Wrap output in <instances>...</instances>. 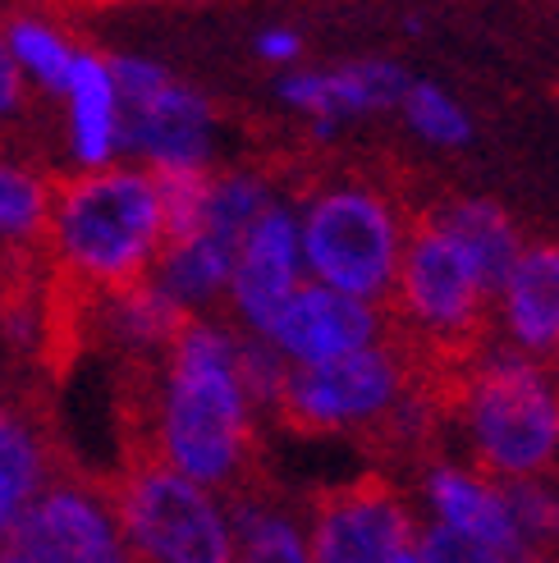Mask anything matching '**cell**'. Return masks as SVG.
Returning a JSON list of instances; mask_svg holds the SVG:
<instances>
[{
    "label": "cell",
    "mask_w": 559,
    "mask_h": 563,
    "mask_svg": "<svg viewBox=\"0 0 559 563\" xmlns=\"http://www.w3.org/2000/svg\"><path fill=\"white\" fill-rule=\"evenodd\" d=\"M156 444V463L198 486H230L248 454V394L234 376V340L193 317L171 340Z\"/></svg>",
    "instance_id": "obj_1"
},
{
    "label": "cell",
    "mask_w": 559,
    "mask_h": 563,
    "mask_svg": "<svg viewBox=\"0 0 559 563\" xmlns=\"http://www.w3.org/2000/svg\"><path fill=\"white\" fill-rule=\"evenodd\" d=\"M51 234L74 275L101 289H129L147 262L161 257V202L156 179L143 170H92L61 188L51 207Z\"/></svg>",
    "instance_id": "obj_2"
},
{
    "label": "cell",
    "mask_w": 559,
    "mask_h": 563,
    "mask_svg": "<svg viewBox=\"0 0 559 563\" xmlns=\"http://www.w3.org/2000/svg\"><path fill=\"white\" fill-rule=\"evenodd\" d=\"M298 247L303 266L317 275V285L376 302L395 289L404 230L395 207L385 202V192L368 184H330L307 197Z\"/></svg>",
    "instance_id": "obj_3"
},
{
    "label": "cell",
    "mask_w": 559,
    "mask_h": 563,
    "mask_svg": "<svg viewBox=\"0 0 559 563\" xmlns=\"http://www.w3.org/2000/svg\"><path fill=\"white\" fill-rule=\"evenodd\" d=\"M110 509L133 563H234L230 514L211 499L207 486L156 459L124 472Z\"/></svg>",
    "instance_id": "obj_4"
},
{
    "label": "cell",
    "mask_w": 559,
    "mask_h": 563,
    "mask_svg": "<svg viewBox=\"0 0 559 563\" xmlns=\"http://www.w3.org/2000/svg\"><path fill=\"white\" fill-rule=\"evenodd\" d=\"M463 417L478 459L505 482H527L559 459V389L527 357H491L468 385Z\"/></svg>",
    "instance_id": "obj_5"
},
{
    "label": "cell",
    "mask_w": 559,
    "mask_h": 563,
    "mask_svg": "<svg viewBox=\"0 0 559 563\" xmlns=\"http://www.w3.org/2000/svg\"><path fill=\"white\" fill-rule=\"evenodd\" d=\"M408 367L399 349L372 344L326 367H289L280 385V412L303 431H340L358 421H376L399 404Z\"/></svg>",
    "instance_id": "obj_6"
},
{
    "label": "cell",
    "mask_w": 559,
    "mask_h": 563,
    "mask_svg": "<svg viewBox=\"0 0 559 563\" xmlns=\"http://www.w3.org/2000/svg\"><path fill=\"white\" fill-rule=\"evenodd\" d=\"M390 294L399 298V312L423 334H436V340H463V334H472L491 302V289L482 285L472 257L436 220L417 224L408 234Z\"/></svg>",
    "instance_id": "obj_7"
},
{
    "label": "cell",
    "mask_w": 559,
    "mask_h": 563,
    "mask_svg": "<svg viewBox=\"0 0 559 563\" xmlns=\"http://www.w3.org/2000/svg\"><path fill=\"white\" fill-rule=\"evenodd\" d=\"M417 527L395 490L381 482H358L330 490L307 531V554L313 563H395L413 550Z\"/></svg>",
    "instance_id": "obj_8"
},
{
    "label": "cell",
    "mask_w": 559,
    "mask_h": 563,
    "mask_svg": "<svg viewBox=\"0 0 559 563\" xmlns=\"http://www.w3.org/2000/svg\"><path fill=\"white\" fill-rule=\"evenodd\" d=\"M262 340L289 367H326V362L381 344V312L376 302L349 298L340 289L298 285L262 330Z\"/></svg>",
    "instance_id": "obj_9"
},
{
    "label": "cell",
    "mask_w": 559,
    "mask_h": 563,
    "mask_svg": "<svg viewBox=\"0 0 559 563\" xmlns=\"http://www.w3.org/2000/svg\"><path fill=\"white\" fill-rule=\"evenodd\" d=\"M10 545H19L33 563H129L116 509L74 482L42 486Z\"/></svg>",
    "instance_id": "obj_10"
},
{
    "label": "cell",
    "mask_w": 559,
    "mask_h": 563,
    "mask_svg": "<svg viewBox=\"0 0 559 563\" xmlns=\"http://www.w3.org/2000/svg\"><path fill=\"white\" fill-rule=\"evenodd\" d=\"M303 247H298V220L285 207H266L253 224L243 230L234 247V271H230V298L243 325L262 334L271 317L285 307V298L303 285Z\"/></svg>",
    "instance_id": "obj_11"
},
{
    "label": "cell",
    "mask_w": 559,
    "mask_h": 563,
    "mask_svg": "<svg viewBox=\"0 0 559 563\" xmlns=\"http://www.w3.org/2000/svg\"><path fill=\"white\" fill-rule=\"evenodd\" d=\"M207 129H211L207 101L171 78L147 101L120 106V147L152 156V170H165V165H202Z\"/></svg>",
    "instance_id": "obj_12"
},
{
    "label": "cell",
    "mask_w": 559,
    "mask_h": 563,
    "mask_svg": "<svg viewBox=\"0 0 559 563\" xmlns=\"http://www.w3.org/2000/svg\"><path fill=\"white\" fill-rule=\"evenodd\" d=\"M500 317L509 340L527 353L559 349V247L533 243L523 247L505 285H500Z\"/></svg>",
    "instance_id": "obj_13"
},
{
    "label": "cell",
    "mask_w": 559,
    "mask_h": 563,
    "mask_svg": "<svg viewBox=\"0 0 559 563\" xmlns=\"http://www.w3.org/2000/svg\"><path fill=\"white\" fill-rule=\"evenodd\" d=\"M427 499L436 509V527L478 541L500 559H523V541L514 531L509 504L500 495V486H486L482 476H472L463 467H431Z\"/></svg>",
    "instance_id": "obj_14"
},
{
    "label": "cell",
    "mask_w": 559,
    "mask_h": 563,
    "mask_svg": "<svg viewBox=\"0 0 559 563\" xmlns=\"http://www.w3.org/2000/svg\"><path fill=\"white\" fill-rule=\"evenodd\" d=\"M404 92H408V74L395 65H381V60L349 65L335 74H298V78L280 82V97L317 120H340V115H358V110L399 106Z\"/></svg>",
    "instance_id": "obj_15"
},
{
    "label": "cell",
    "mask_w": 559,
    "mask_h": 563,
    "mask_svg": "<svg viewBox=\"0 0 559 563\" xmlns=\"http://www.w3.org/2000/svg\"><path fill=\"white\" fill-rule=\"evenodd\" d=\"M65 97H69L74 156L83 165H92V170H101V165L110 161V152H120V97H116L110 65L101 60V55L78 51Z\"/></svg>",
    "instance_id": "obj_16"
},
{
    "label": "cell",
    "mask_w": 559,
    "mask_h": 563,
    "mask_svg": "<svg viewBox=\"0 0 559 563\" xmlns=\"http://www.w3.org/2000/svg\"><path fill=\"white\" fill-rule=\"evenodd\" d=\"M436 224L468 252L472 266H478V275H482V285H486L491 298H495L500 285H505L509 266H514V257L523 252L514 220L500 211L495 202H478V197H463V202L440 207V211H436Z\"/></svg>",
    "instance_id": "obj_17"
},
{
    "label": "cell",
    "mask_w": 559,
    "mask_h": 563,
    "mask_svg": "<svg viewBox=\"0 0 559 563\" xmlns=\"http://www.w3.org/2000/svg\"><path fill=\"white\" fill-rule=\"evenodd\" d=\"M234 247L230 239H220L211 230H202L198 239H184V243H165L161 247V279L156 285L171 294L175 302H207L220 289L230 285V271H234Z\"/></svg>",
    "instance_id": "obj_18"
},
{
    "label": "cell",
    "mask_w": 559,
    "mask_h": 563,
    "mask_svg": "<svg viewBox=\"0 0 559 563\" xmlns=\"http://www.w3.org/2000/svg\"><path fill=\"white\" fill-rule=\"evenodd\" d=\"M42 486H46V463L37 435L10 408H0V545L14 537V527L33 509Z\"/></svg>",
    "instance_id": "obj_19"
},
{
    "label": "cell",
    "mask_w": 559,
    "mask_h": 563,
    "mask_svg": "<svg viewBox=\"0 0 559 563\" xmlns=\"http://www.w3.org/2000/svg\"><path fill=\"white\" fill-rule=\"evenodd\" d=\"M55 197L42 175H33L19 161H0V252L33 247L51 224Z\"/></svg>",
    "instance_id": "obj_20"
},
{
    "label": "cell",
    "mask_w": 559,
    "mask_h": 563,
    "mask_svg": "<svg viewBox=\"0 0 559 563\" xmlns=\"http://www.w3.org/2000/svg\"><path fill=\"white\" fill-rule=\"evenodd\" d=\"M230 527H234V563H313L303 527L289 522L285 514L257 509V504H234Z\"/></svg>",
    "instance_id": "obj_21"
},
{
    "label": "cell",
    "mask_w": 559,
    "mask_h": 563,
    "mask_svg": "<svg viewBox=\"0 0 559 563\" xmlns=\"http://www.w3.org/2000/svg\"><path fill=\"white\" fill-rule=\"evenodd\" d=\"M152 179H156L165 243L198 239L207 230V202H211V179L202 175V165H165V170H152Z\"/></svg>",
    "instance_id": "obj_22"
},
{
    "label": "cell",
    "mask_w": 559,
    "mask_h": 563,
    "mask_svg": "<svg viewBox=\"0 0 559 563\" xmlns=\"http://www.w3.org/2000/svg\"><path fill=\"white\" fill-rule=\"evenodd\" d=\"M188 321V307L175 302L161 285L138 279L129 289H116V325L133 344H171Z\"/></svg>",
    "instance_id": "obj_23"
},
{
    "label": "cell",
    "mask_w": 559,
    "mask_h": 563,
    "mask_svg": "<svg viewBox=\"0 0 559 563\" xmlns=\"http://www.w3.org/2000/svg\"><path fill=\"white\" fill-rule=\"evenodd\" d=\"M6 42H10V55H14L19 69H28L37 82H46L51 92H65V88H69L78 55L69 51V42L55 33V27L33 23V19H14L10 33H6Z\"/></svg>",
    "instance_id": "obj_24"
},
{
    "label": "cell",
    "mask_w": 559,
    "mask_h": 563,
    "mask_svg": "<svg viewBox=\"0 0 559 563\" xmlns=\"http://www.w3.org/2000/svg\"><path fill=\"white\" fill-rule=\"evenodd\" d=\"M500 495L509 504V518H514L523 550L533 541H559V495L550 486H541L537 476H527V482H505Z\"/></svg>",
    "instance_id": "obj_25"
},
{
    "label": "cell",
    "mask_w": 559,
    "mask_h": 563,
    "mask_svg": "<svg viewBox=\"0 0 559 563\" xmlns=\"http://www.w3.org/2000/svg\"><path fill=\"white\" fill-rule=\"evenodd\" d=\"M399 106L408 110V124L440 147H459L468 137V115L440 88H431V82H408Z\"/></svg>",
    "instance_id": "obj_26"
},
{
    "label": "cell",
    "mask_w": 559,
    "mask_h": 563,
    "mask_svg": "<svg viewBox=\"0 0 559 563\" xmlns=\"http://www.w3.org/2000/svg\"><path fill=\"white\" fill-rule=\"evenodd\" d=\"M413 554H417V563H509V559L491 554L486 545L468 541V537H454V531H445V527L417 531V537H413Z\"/></svg>",
    "instance_id": "obj_27"
},
{
    "label": "cell",
    "mask_w": 559,
    "mask_h": 563,
    "mask_svg": "<svg viewBox=\"0 0 559 563\" xmlns=\"http://www.w3.org/2000/svg\"><path fill=\"white\" fill-rule=\"evenodd\" d=\"M19 106H23V69L14 65L10 42L0 33V115H14Z\"/></svg>",
    "instance_id": "obj_28"
},
{
    "label": "cell",
    "mask_w": 559,
    "mask_h": 563,
    "mask_svg": "<svg viewBox=\"0 0 559 563\" xmlns=\"http://www.w3.org/2000/svg\"><path fill=\"white\" fill-rule=\"evenodd\" d=\"M257 51L266 55V60L285 65V60H298L303 42H298V33H289V27H271V33H262V37H257Z\"/></svg>",
    "instance_id": "obj_29"
},
{
    "label": "cell",
    "mask_w": 559,
    "mask_h": 563,
    "mask_svg": "<svg viewBox=\"0 0 559 563\" xmlns=\"http://www.w3.org/2000/svg\"><path fill=\"white\" fill-rule=\"evenodd\" d=\"M0 563H33V559H28L19 545H10V541H6V545H0Z\"/></svg>",
    "instance_id": "obj_30"
},
{
    "label": "cell",
    "mask_w": 559,
    "mask_h": 563,
    "mask_svg": "<svg viewBox=\"0 0 559 563\" xmlns=\"http://www.w3.org/2000/svg\"><path fill=\"white\" fill-rule=\"evenodd\" d=\"M395 563H417V554H413V550H408V554H399V559H395Z\"/></svg>",
    "instance_id": "obj_31"
},
{
    "label": "cell",
    "mask_w": 559,
    "mask_h": 563,
    "mask_svg": "<svg viewBox=\"0 0 559 563\" xmlns=\"http://www.w3.org/2000/svg\"><path fill=\"white\" fill-rule=\"evenodd\" d=\"M509 563H537V559H509Z\"/></svg>",
    "instance_id": "obj_32"
}]
</instances>
